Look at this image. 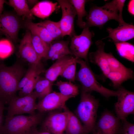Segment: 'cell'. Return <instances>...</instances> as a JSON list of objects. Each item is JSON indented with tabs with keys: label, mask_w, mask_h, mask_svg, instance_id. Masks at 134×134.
Instances as JSON below:
<instances>
[{
	"label": "cell",
	"mask_w": 134,
	"mask_h": 134,
	"mask_svg": "<svg viewBox=\"0 0 134 134\" xmlns=\"http://www.w3.org/2000/svg\"><path fill=\"white\" fill-rule=\"evenodd\" d=\"M26 71L19 62L9 67L0 63V99L4 103L16 96L18 84Z\"/></svg>",
	"instance_id": "obj_1"
},
{
	"label": "cell",
	"mask_w": 134,
	"mask_h": 134,
	"mask_svg": "<svg viewBox=\"0 0 134 134\" xmlns=\"http://www.w3.org/2000/svg\"><path fill=\"white\" fill-rule=\"evenodd\" d=\"M43 113L34 115L6 116L2 128V134H34Z\"/></svg>",
	"instance_id": "obj_2"
},
{
	"label": "cell",
	"mask_w": 134,
	"mask_h": 134,
	"mask_svg": "<svg viewBox=\"0 0 134 134\" xmlns=\"http://www.w3.org/2000/svg\"><path fill=\"white\" fill-rule=\"evenodd\" d=\"M99 100L90 94L82 91L79 103L75 115L83 124L88 133L95 130Z\"/></svg>",
	"instance_id": "obj_3"
},
{
	"label": "cell",
	"mask_w": 134,
	"mask_h": 134,
	"mask_svg": "<svg viewBox=\"0 0 134 134\" xmlns=\"http://www.w3.org/2000/svg\"><path fill=\"white\" fill-rule=\"evenodd\" d=\"M77 63L80 68L76 73L75 79L80 83L82 91L87 92H96L106 99L113 96H117L118 90L114 91L107 89L96 80L93 72L86 63L82 59L76 58Z\"/></svg>",
	"instance_id": "obj_4"
},
{
	"label": "cell",
	"mask_w": 134,
	"mask_h": 134,
	"mask_svg": "<svg viewBox=\"0 0 134 134\" xmlns=\"http://www.w3.org/2000/svg\"><path fill=\"white\" fill-rule=\"evenodd\" d=\"M118 11L115 0L106 3L101 6H95L90 10L86 16L85 27L102 26L109 20H114L118 22Z\"/></svg>",
	"instance_id": "obj_5"
},
{
	"label": "cell",
	"mask_w": 134,
	"mask_h": 134,
	"mask_svg": "<svg viewBox=\"0 0 134 134\" xmlns=\"http://www.w3.org/2000/svg\"><path fill=\"white\" fill-rule=\"evenodd\" d=\"M37 98V94L35 91L24 97L16 96L8 104L7 116H12L25 113L31 115H35L36 104L35 101Z\"/></svg>",
	"instance_id": "obj_6"
},
{
	"label": "cell",
	"mask_w": 134,
	"mask_h": 134,
	"mask_svg": "<svg viewBox=\"0 0 134 134\" xmlns=\"http://www.w3.org/2000/svg\"><path fill=\"white\" fill-rule=\"evenodd\" d=\"M94 35V33L90 32L89 28L85 27L80 34H74L71 36L70 48L73 55L76 58L84 59L87 64L88 53L93 43L92 38Z\"/></svg>",
	"instance_id": "obj_7"
},
{
	"label": "cell",
	"mask_w": 134,
	"mask_h": 134,
	"mask_svg": "<svg viewBox=\"0 0 134 134\" xmlns=\"http://www.w3.org/2000/svg\"><path fill=\"white\" fill-rule=\"evenodd\" d=\"M63 112H51L43 122L40 131L52 134H62L65 131L69 117V110L66 106Z\"/></svg>",
	"instance_id": "obj_8"
},
{
	"label": "cell",
	"mask_w": 134,
	"mask_h": 134,
	"mask_svg": "<svg viewBox=\"0 0 134 134\" xmlns=\"http://www.w3.org/2000/svg\"><path fill=\"white\" fill-rule=\"evenodd\" d=\"M117 89L118 100L115 104L114 109L117 117L122 120L126 119L129 114H134V93L121 86Z\"/></svg>",
	"instance_id": "obj_9"
},
{
	"label": "cell",
	"mask_w": 134,
	"mask_h": 134,
	"mask_svg": "<svg viewBox=\"0 0 134 134\" xmlns=\"http://www.w3.org/2000/svg\"><path fill=\"white\" fill-rule=\"evenodd\" d=\"M61 7L62 16L58 22L62 33V36L66 35L71 36L75 34L74 30V21L76 15L75 10L69 0H58Z\"/></svg>",
	"instance_id": "obj_10"
},
{
	"label": "cell",
	"mask_w": 134,
	"mask_h": 134,
	"mask_svg": "<svg viewBox=\"0 0 134 134\" xmlns=\"http://www.w3.org/2000/svg\"><path fill=\"white\" fill-rule=\"evenodd\" d=\"M18 16L8 12L0 16V31L8 40L12 41L17 40L21 27V21Z\"/></svg>",
	"instance_id": "obj_11"
},
{
	"label": "cell",
	"mask_w": 134,
	"mask_h": 134,
	"mask_svg": "<svg viewBox=\"0 0 134 134\" xmlns=\"http://www.w3.org/2000/svg\"><path fill=\"white\" fill-rule=\"evenodd\" d=\"M122 126L120 120L106 110L96 124L95 130L99 134H120Z\"/></svg>",
	"instance_id": "obj_12"
},
{
	"label": "cell",
	"mask_w": 134,
	"mask_h": 134,
	"mask_svg": "<svg viewBox=\"0 0 134 134\" xmlns=\"http://www.w3.org/2000/svg\"><path fill=\"white\" fill-rule=\"evenodd\" d=\"M70 98L60 92H54L48 94L36 104V109L43 113L58 109H63L66 106V102Z\"/></svg>",
	"instance_id": "obj_13"
},
{
	"label": "cell",
	"mask_w": 134,
	"mask_h": 134,
	"mask_svg": "<svg viewBox=\"0 0 134 134\" xmlns=\"http://www.w3.org/2000/svg\"><path fill=\"white\" fill-rule=\"evenodd\" d=\"M18 53L20 56L30 65H37L41 63L42 59L37 53L33 46L31 34L28 30L21 41Z\"/></svg>",
	"instance_id": "obj_14"
},
{
	"label": "cell",
	"mask_w": 134,
	"mask_h": 134,
	"mask_svg": "<svg viewBox=\"0 0 134 134\" xmlns=\"http://www.w3.org/2000/svg\"><path fill=\"white\" fill-rule=\"evenodd\" d=\"M107 30L109 34L106 38H111L115 43L125 42L134 38V26L132 24L125 22L119 24L116 28L109 27Z\"/></svg>",
	"instance_id": "obj_15"
},
{
	"label": "cell",
	"mask_w": 134,
	"mask_h": 134,
	"mask_svg": "<svg viewBox=\"0 0 134 134\" xmlns=\"http://www.w3.org/2000/svg\"><path fill=\"white\" fill-rule=\"evenodd\" d=\"M95 44L97 49L95 52L89 53V61L97 65L106 77L110 70L106 57V52L104 51L105 44L100 40L97 41Z\"/></svg>",
	"instance_id": "obj_16"
},
{
	"label": "cell",
	"mask_w": 134,
	"mask_h": 134,
	"mask_svg": "<svg viewBox=\"0 0 134 134\" xmlns=\"http://www.w3.org/2000/svg\"><path fill=\"white\" fill-rule=\"evenodd\" d=\"M69 43V41L68 40L52 42L46 57L44 58V60H57L66 55H73L68 48Z\"/></svg>",
	"instance_id": "obj_17"
},
{
	"label": "cell",
	"mask_w": 134,
	"mask_h": 134,
	"mask_svg": "<svg viewBox=\"0 0 134 134\" xmlns=\"http://www.w3.org/2000/svg\"><path fill=\"white\" fill-rule=\"evenodd\" d=\"M74 58L72 56L67 55L57 60L45 71V77L53 82L60 76L65 67Z\"/></svg>",
	"instance_id": "obj_18"
},
{
	"label": "cell",
	"mask_w": 134,
	"mask_h": 134,
	"mask_svg": "<svg viewBox=\"0 0 134 134\" xmlns=\"http://www.w3.org/2000/svg\"><path fill=\"white\" fill-rule=\"evenodd\" d=\"M58 2L48 0L38 2L31 9L33 15L44 19L49 16L57 9Z\"/></svg>",
	"instance_id": "obj_19"
},
{
	"label": "cell",
	"mask_w": 134,
	"mask_h": 134,
	"mask_svg": "<svg viewBox=\"0 0 134 134\" xmlns=\"http://www.w3.org/2000/svg\"><path fill=\"white\" fill-rule=\"evenodd\" d=\"M23 25L31 33L38 36L47 43L50 44L53 40L45 28L33 22L32 20L28 19L24 22Z\"/></svg>",
	"instance_id": "obj_20"
},
{
	"label": "cell",
	"mask_w": 134,
	"mask_h": 134,
	"mask_svg": "<svg viewBox=\"0 0 134 134\" xmlns=\"http://www.w3.org/2000/svg\"><path fill=\"white\" fill-rule=\"evenodd\" d=\"M133 72L128 68L126 70L110 71L107 77L112 82L113 87L117 88L124 81L133 78Z\"/></svg>",
	"instance_id": "obj_21"
},
{
	"label": "cell",
	"mask_w": 134,
	"mask_h": 134,
	"mask_svg": "<svg viewBox=\"0 0 134 134\" xmlns=\"http://www.w3.org/2000/svg\"><path fill=\"white\" fill-rule=\"evenodd\" d=\"M69 118L65 130V134H86L88 133L83 125L76 115L69 110Z\"/></svg>",
	"instance_id": "obj_22"
},
{
	"label": "cell",
	"mask_w": 134,
	"mask_h": 134,
	"mask_svg": "<svg viewBox=\"0 0 134 134\" xmlns=\"http://www.w3.org/2000/svg\"><path fill=\"white\" fill-rule=\"evenodd\" d=\"M53 82L45 77L38 76L36 80L34 89L40 100L52 92Z\"/></svg>",
	"instance_id": "obj_23"
},
{
	"label": "cell",
	"mask_w": 134,
	"mask_h": 134,
	"mask_svg": "<svg viewBox=\"0 0 134 134\" xmlns=\"http://www.w3.org/2000/svg\"><path fill=\"white\" fill-rule=\"evenodd\" d=\"M8 4L13 7L19 16H23L28 19L32 20L34 18L29 9L26 0H9Z\"/></svg>",
	"instance_id": "obj_24"
},
{
	"label": "cell",
	"mask_w": 134,
	"mask_h": 134,
	"mask_svg": "<svg viewBox=\"0 0 134 134\" xmlns=\"http://www.w3.org/2000/svg\"><path fill=\"white\" fill-rule=\"evenodd\" d=\"M55 85L58 87L61 94L70 98L75 97L79 94L78 87L71 82L60 80Z\"/></svg>",
	"instance_id": "obj_25"
},
{
	"label": "cell",
	"mask_w": 134,
	"mask_h": 134,
	"mask_svg": "<svg viewBox=\"0 0 134 134\" xmlns=\"http://www.w3.org/2000/svg\"><path fill=\"white\" fill-rule=\"evenodd\" d=\"M44 71L43 67L41 62L37 65H30L25 74L19 83L18 91L21 90L30 78L36 75H39Z\"/></svg>",
	"instance_id": "obj_26"
},
{
	"label": "cell",
	"mask_w": 134,
	"mask_h": 134,
	"mask_svg": "<svg viewBox=\"0 0 134 134\" xmlns=\"http://www.w3.org/2000/svg\"><path fill=\"white\" fill-rule=\"evenodd\" d=\"M69 1L74 7L77 15V24L81 28L85 27V22L83 20V17L86 16L88 12L85 8V4L87 0H70Z\"/></svg>",
	"instance_id": "obj_27"
},
{
	"label": "cell",
	"mask_w": 134,
	"mask_h": 134,
	"mask_svg": "<svg viewBox=\"0 0 134 134\" xmlns=\"http://www.w3.org/2000/svg\"><path fill=\"white\" fill-rule=\"evenodd\" d=\"M31 42L35 51L41 58L46 56L50 44L43 40L38 36L31 33Z\"/></svg>",
	"instance_id": "obj_28"
},
{
	"label": "cell",
	"mask_w": 134,
	"mask_h": 134,
	"mask_svg": "<svg viewBox=\"0 0 134 134\" xmlns=\"http://www.w3.org/2000/svg\"><path fill=\"white\" fill-rule=\"evenodd\" d=\"M115 44L117 50L121 57L134 62V46L133 44L126 42Z\"/></svg>",
	"instance_id": "obj_29"
},
{
	"label": "cell",
	"mask_w": 134,
	"mask_h": 134,
	"mask_svg": "<svg viewBox=\"0 0 134 134\" xmlns=\"http://www.w3.org/2000/svg\"><path fill=\"white\" fill-rule=\"evenodd\" d=\"M37 24L46 28L53 40L62 37V32L58 21L55 22L45 20Z\"/></svg>",
	"instance_id": "obj_30"
},
{
	"label": "cell",
	"mask_w": 134,
	"mask_h": 134,
	"mask_svg": "<svg viewBox=\"0 0 134 134\" xmlns=\"http://www.w3.org/2000/svg\"><path fill=\"white\" fill-rule=\"evenodd\" d=\"M77 63L76 58L74 57L65 67L60 76L66 78L69 81L74 82L75 80Z\"/></svg>",
	"instance_id": "obj_31"
},
{
	"label": "cell",
	"mask_w": 134,
	"mask_h": 134,
	"mask_svg": "<svg viewBox=\"0 0 134 134\" xmlns=\"http://www.w3.org/2000/svg\"><path fill=\"white\" fill-rule=\"evenodd\" d=\"M105 54L110 71L125 70L128 69L116 59L112 53H106Z\"/></svg>",
	"instance_id": "obj_32"
},
{
	"label": "cell",
	"mask_w": 134,
	"mask_h": 134,
	"mask_svg": "<svg viewBox=\"0 0 134 134\" xmlns=\"http://www.w3.org/2000/svg\"><path fill=\"white\" fill-rule=\"evenodd\" d=\"M39 76H34L27 81L23 87L19 91V97H22L25 96L33 92L36 80Z\"/></svg>",
	"instance_id": "obj_33"
},
{
	"label": "cell",
	"mask_w": 134,
	"mask_h": 134,
	"mask_svg": "<svg viewBox=\"0 0 134 134\" xmlns=\"http://www.w3.org/2000/svg\"><path fill=\"white\" fill-rule=\"evenodd\" d=\"M122 126L120 134H134V125L126 119L122 120Z\"/></svg>",
	"instance_id": "obj_34"
},
{
	"label": "cell",
	"mask_w": 134,
	"mask_h": 134,
	"mask_svg": "<svg viewBox=\"0 0 134 134\" xmlns=\"http://www.w3.org/2000/svg\"><path fill=\"white\" fill-rule=\"evenodd\" d=\"M12 50V47L9 41L7 40L0 41V54H8Z\"/></svg>",
	"instance_id": "obj_35"
},
{
	"label": "cell",
	"mask_w": 134,
	"mask_h": 134,
	"mask_svg": "<svg viewBox=\"0 0 134 134\" xmlns=\"http://www.w3.org/2000/svg\"><path fill=\"white\" fill-rule=\"evenodd\" d=\"M116 5L118 12H119V23L121 24L125 23L122 17V11L123 7L125 0H115Z\"/></svg>",
	"instance_id": "obj_36"
},
{
	"label": "cell",
	"mask_w": 134,
	"mask_h": 134,
	"mask_svg": "<svg viewBox=\"0 0 134 134\" xmlns=\"http://www.w3.org/2000/svg\"><path fill=\"white\" fill-rule=\"evenodd\" d=\"M3 101L0 99V134H2V128L3 119V112L4 109Z\"/></svg>",
	"instance_id": "obj_37"
},
{
	"label": "cell",
	"mask_w": 134,
	"mask_h": 134,
	"mask_svg": "<svg viewBox=\"0 0 134 134\" xmlns=\"http://www.w3.org/2000/svg\"><path fill=\"white\" fill-rule=\"evenodd\" d=\"M134 0H130L128 5V10L129 12L133 15H134Z\"/></svg>",
	"instance_id": "obj_38"
},
{
	"label": "cell",
	"mask_w": 134,
	"mask_h": 134,
	"mask_svg": "<svg viewBox=\"0 0 134 134\" xmlns=\"http://www.w3.org/2000/svg\"><path fill=\"white\" fill-rule=\"evenodd\" d=\"M5 2L4 0H0V16L2 14L3 4Z\"/></svg>",
	"instance_id": "obj_39"
},
{
	"label": "cell",
	"mask_w": 134,
	"mask_h": 134,
	"mask_svg": "<svg viewBox=\"0 0 134 134\" xmlns=\"http://www.w3.org/2000/svg\"><path fill=\"white\" fill-rule=\"evenodd\" d=\"M34 134H52L46 131H38L37 129L35 132Z\"/></svg>",
	"instance_id": "obj_40"
},
{
	"label": "cell",
	"mask_w": 134,
	"mask_h": 134,
	"mask_svg": "<svg viewBox=\"0 0 134 134\" xmlns=\"http://www.w3.org/2000/svg\"><path fill=\"white\" fill-rule=\"evenodd\" d=\"M27 3H29L31 5H35L38 2V0H27Z\"/></svg>",
	"instance_id": "obj_41"
},
{
	"label": "cell",
	"mask_w": 134,
	"mask_h": 134,
	"mask_svg": "<svg viewBox=\"0 0 134 134\" xmlns=\"http://www.w3.org/2000/svg\"><path fill=\"white\" fill-rule=\"evenodd\" d=\"M93 134H99L95 130L93 132Z\"/></svg>",
	"instance_id": "obj_42"
},
{
	"label": "cell",
	"mask_w": 134,
	"mask_h": 134,
	"mask_svg": "<svg viewBox=\"0 0 134 134\" xmlns=\"http://www.w3.org/2000/svg\"><path fill=\"white\" fill-rule=\"evenodd\" d=\"M2 34L1 33V32L0 31V36H1Z\"/></svg>",
	"instance_id": "obj_43"
},
{
	"label": "cell",
	"mask_w": 134,
	"mask_h": 134,
	"mask_svg": "<svg viewBox=\"0 0 134 134\" xmlns=\"http://www.w3.org/2000/svg\"><path fill=\"white\" fill-rule=\"evenodd\" d=\"M64 134L63 133V134Z\"/></svg>",
	"instance_id": "obj_44"
}]
</instances>
